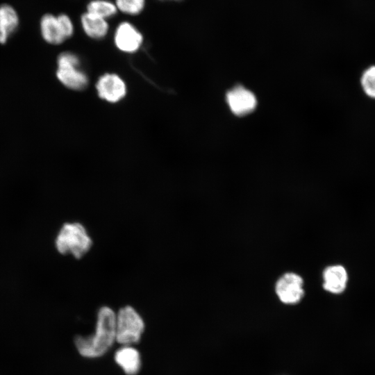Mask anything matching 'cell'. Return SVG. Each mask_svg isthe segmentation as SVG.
<instances>
[{
  "instance_id": "obj_1",
  "label": "cell",
  "mask_w": 375,
  "mask_h": 375,
  "mask_svg": "<svg viewBox=\"0 0 375 375\" xmlns=\"http://www.w3.org/2000/svg\"><path fill=\"white\" fill-rule=\"evenodd\" d=\"M115 341L116 312L104 306L98 310L94 333L76 336L74 344L82 356L95 358L105 354Z\"/></svg>"
},
{
  "instance_id": "obj_2",
  "label": "cell",
  "mask_w": 375,
  "mask_h": 375,
  "mask_svg": "<svg viewBox=\"0 0 375 375\" xmlns=\"http://www.w3.org/2000/svg\"><path fill=\"white\" fill-rule=\"evenodd\" d=\"M55 244L60 253L80 259L91 251L94 241L85 225L78 222H72L61 226Z\"/></svg>"
},
{
  "instance_id": "obj_3",
  "label": "cell",
  "mask_w": 375,
  "mask_h": 375,
  "mask_svg": "<svg viewBox=\"0 0 375 375\" xmlns=\"http://www.w3.org/2000/svg\"><path fill=\"white\" fill-rule=\"evenodd\" d=\"M144 322L137 310L129 305L116 312V341L131 345L140 341L144 330Z\"/></svg>"
},
{
  "instance_id": "obj_4",
  "label": "cell",
  "mask_w": 375,
  "mask_h": 375,
  "mask_svg": "<svg viewBox=\"0 0 375 375\" xmlns=\"http://www.w3.org/2000/svg\"><path fill=\"white\" fill-rule=\"evenodd\" d=\"M56 76L67 88L81 90L88 83L86 74L80 69V60L76 55L71 52L60 54L57 60Z\"/></svg>"
},
{
  "instance_id": "obj_5",
  "label": "cell",
  "mask_w": 375,
  "mask_h": 375,
  "mask_svg": "<svg viewBox=\"0 0 375 375\" xmlns=\"http://www.w3.org/2000/svg\"><path fill=\"white\" fill-rule=\"evenodd\" d=\"M40 32L43 39L51 44H60L73 35L74 31L72 19L67 14L57 16L45 14L40 20Z\"/></svg>"
},
{
  "instance_id": "obj_6",
  "label": "cell",
  "mask_w": 375,
  "mask_h": 375,
  "mask_svg": "<svg viewBox=\"0 0 375 375\" xmlns=\"http://www.w3.org/2000/svg\"><path fill=\"white\" fill-rule=\"evenodd\" d=\"M302 278L294 273H286L276 283L275 291L280 301L286 304H295L304 295Z\"/></svg>"
},
{
  "instance_id": "obj_7",
  "label": "cell",
  "mask_w": 375,
  "mask_h": 375,
  "mask_svg": "<svg viewBox=\"0 0 375 375\" xmlns=\"http://www.w3.org/2000/svg\"><path fill=\"white\" fill-rule=\"evenodd\" d=\"M226 99L231 112L238 116H244L251 113L257 105L255 94L239 85L227 92Z\"/></svg>"
},
{
  "instance_id": "obj_8",
  "label": "cell",
  "mask_w": 375,
  "mask_h": 375,
  "mask_svg": "<svg viewBox=\"0 0 375 375\" xmlns=\"http://www.w3.org/2000/svg\"><path fill=\"white\" fill-rule=\"evenodd\" d=\"M116 47L126 53H133L139 49L143 42V35L140 31L128 21L120 22L114 33Z\"/></svg>"
},
{
  "instance_id": "obj_9",
  "label": "cell",
  "mask_w": 375,
  "mask_h": 375,
  "mask_svg": "<svg viewBox=\"0 0 375 375\" xmlns=\"http://www.w3.org/2000/svg\"><path fill=\"white\" fill-rule=\"evenodd\" d=\"M96 88L99 97L111 103L121 100L126 92L122 79L112 74H106L101 76Z\"/></svg>"
},
{
  "instance_id": "obj_10",
  "label": "cell",
  "mask_w": 375,
  "mask_h": 375,
  "mask_svg": "<svg viewBox=\"0 0 375 375\" xmlns=\"http://www.w3.org/2000/svg\"><path fill=\"white\" fill-rule=\"evenodd\" d=\"M323 288L327 292L338 294L347 287L348 274L345 268L340 265L327 267L323 272Z\"/></svg>"
},
{
  "instance_id": "obj_11",
  "label": "cell",
  "mask_w": 375,
  "mask_h": 375,
  "mask_svg": "<svg viewBox=\"0 0 375 375\" xmlns=\"http://www.w3.org/2000/svg\"><path fill=\"white\" fill-rule=\"evenodd\" d=\"M114 358L126 375H136L140 369V354L131 345H123L116 351Z\"/></svg>"
},
{
  "instance_id": "obj_12",
  "label": "cell",
  "mask_w": 375,
  "mask_h": 375,
  "mask_svg": "<svg viewBox=\"0 0 375 375\" xmlns=\"http://www.w3.org/2000/svg\"><path fill=\"white\" fill-rule=\"evenodd\" d=\"M80 22L84 33L92 39H102L108 33L109 24L108 20L91 15L87 12L81 15Z\"/></svg>"
},
{
  "instance_id": "obj_13",
  "label": "cell",
  "mask_w": 375,
  "mask_h": 375,
  "mask_svg": "<svg viewBox=\"0 0 375 375\" xmlns=\"http://www.w3.org/2000/svg\"><path fill=\"white\" fill-rule=\"evenodd\" d=\"M356 82L363 98L375 103V62L367 64L360 69Z\"/></svg>"
},
{
  "instance_id": "obj_14",
  "label": "cell",
  "mask_w": 375,
  "mask_h": 375,
  "mask_svg": "<svg viewBox=\"0 0 375 375\" xmlns=\"http://www.w3.org/2000/svg\"><path fill=\"white\" fill-rule=\"evenodd\" d=\"M87 12L108 20L114 17L118 10L114 3L110 0H91L86 5Z\"/></svg>"
},
{
  "instance_id": "obj_15",
  "label": "cell",
  "mask_w": 375,
  "mask_h": 375,
  "mask_svg": "<svg viewBox=\"0 0 375 375\" xmlns=\"http://www.w3.org/2000/svg\"><path fill=\"white\" fill-rule=\"evenodd\" d=\"M0 21L11 35L19 26V17L16 10L8 4L0 6Z\"/></svg>"
},
{
  "instance_id": "obj_16",
  "label": "cell",
  "mask_w": 375,
  "mask_h": 375,
  "mask_svg": "<svg viewBox=\"0 0 375 375\" xmlns=\"http://www.w3.org/2000/svg\"><path fill=\"white\" fill-rule=\"evenodd\" d=\"M118 11L129 16L141 14L146 6V0H115Z\"/></svg>"
},
{
  "instance_id": "obj_17",
  "label": "cell",
  "mask_w": 375,
  "mask_h": 375,
  "mask_svg": "<svg viewBox=\"0 0 375 375\" xmlns=\"http://www.w3.org/2000/svg\"><path fill=\"white\" fill-rule=\"evenodd\" d=\"M10 33L0 21V43L4 44L7 42L8 38L10 36Z\"/></svg>"
},
{
  "instance_id": "obj_18",
  "label": "cell",
  "mask_w": 375,
  "mask_h": 375,
  "mask_svg": "<svg viewBox=\"0 0 375 375\" xmlns=\"http://www.w3.org/2000/svg\"><path fill=\"white\" fill-rule=\"evenodd\" d=\"M182 1V0H178V1Z\"/></svg>"
}]
</instances>
